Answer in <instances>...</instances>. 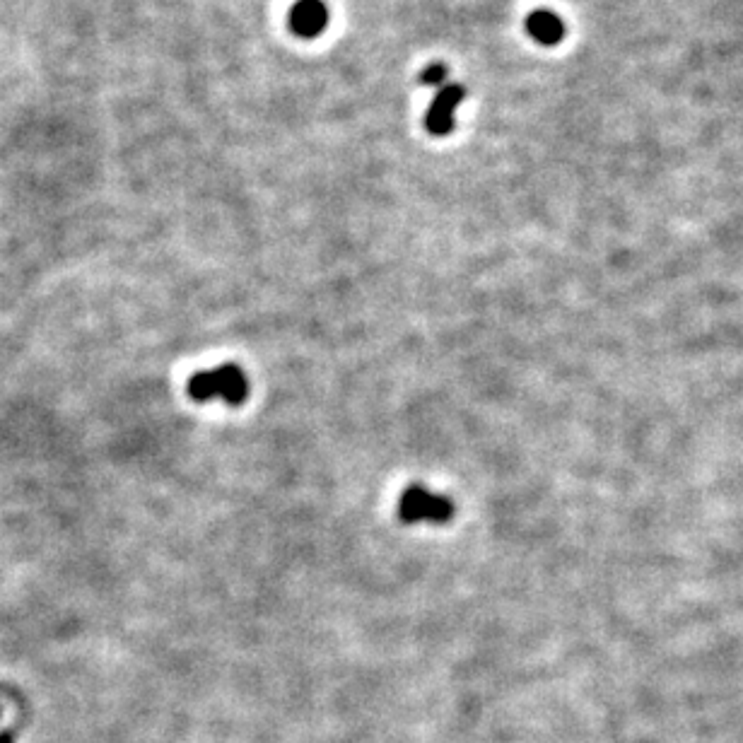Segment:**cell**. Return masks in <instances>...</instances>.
Instances as JSON below:
<instances>
[{
  "label": "cell",
  "mask_w": 743,
  "mask_h": 743,
  "mask_svg": "<svg viewBox=\"0 0 743 743\" xmlns=\"http://www.w3.org/2000/svg\"><path fill=\"white\" fill-rule=\"evenodd\" d=\"M189 394L196 401H222L230 403V406H237L249 394L247 374L239 370L237 365L210 367V370L193 374V379L189 382Z\"/></svg>",
  "instance_id": "6da1fadb"
},
{
  "label": "cell",
  "mask_w": 743,
  "mask_h": 743,
  "mask_svg": "<svg viewBox=\"0 0 743 743\" xmlns=\"http://www.w3.org/2000/svg\"><path fill=\"white\" fill-rule=\"evenodd\" d=\"M399 514L406 524H442L452 519L454 505L449 497L432 493L423 485H411L401 495Z\"/></svg>",
  "instance_id": "7a4b0ae2"
},
{
  "label": "cell",
  "mask_w": 743,
  "mask_h": 743,
  "mask_svg": "<svg viewBox=\"0 0 743 743\" xmlns=\"http://www.w3.org/2000/svg\"><path fill=\"white\" fill-rule=\"evenodd\" d=\"M466 90L456 83H447L432 99L430 109L425 114V128L432 136H447L454 131V116L464 102Z\"/></svg>",
  "instance_id": "3957f363"
},
{
  "label": "cell",
  "mask_w": 743,
  "mask_h": 743,
  "mask_svg": "<svg viewBox=\"0 0 743 743\" xmlns=\"http://www.w3.org/2000/svg\"><path fill=\"white\" fill-rule=\"evenodd\" d=\"M288 22L297 37L314 39L329 25V8L324 0H297L290 8Z\"/></svg>",
  "instance_id": "277c9868"
},
{
  "label": "cell",
  "mask_w": 743,
  "mask_h": 743,
  "mask_svg": "<svg viewBox=\"0 0 743 743\" xmlns=\"http://www.w3.org/2000/svg\"><path fill=\"white\" fill-rule=\"evenodd\" d=\"M526 32H529L538 44L555 46L563 42L565 25L558 15L551 13V10H534V13L526 17Z\"/></svg>",
  "instance_id": "5b68a950"
},
{
  "label": "cell",
  "mask_w": 743,
  "mask_h": 743,
  "mask_svg": "<svg viewBox=\"0 0 743 743\" xmlns=\"http://www.w3.org/2000/svg\"><path fill=\"white\" fill-rule=\"evenodd\" d=\"M447 78H449V73H447V66H444V63H432V66H427L423 70V75H420L423 85L440 87V90L444 85H447Z\"/></svg>",
  "instance_id": "8992f818"
}]
</instances>
